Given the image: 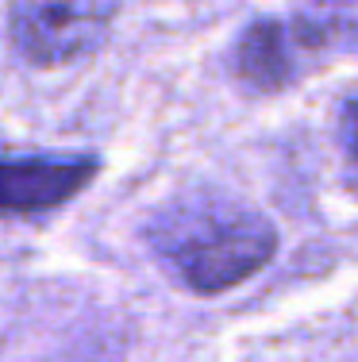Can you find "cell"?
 <instances>
[{"mask_svg":"<svg viewBox=\"0 0 358 362\" xmlns=\"http://www.w3.org/2000/svg\"><path fill=\"white\" fill-rule=\"evenodd\" d=\"M339 146H343L347 162H351V170L358 177V97L343 105V116H339Z\"/></svg>","mask_w":358,"mask_h":362,"instance_id":"cell-5","label":"cell"},{"mask_svg":"<svg viewBox=\"0 0 358 362\" xmlns=\"http://www.w3.org/2000/svg\"><path fill=\"white\" fill-rule=\"evenodd\" d=\"M119 0H8V35L39 70L89 58L112 31Z\"/></svg>","mask_w":358,"mask_h":362,"instance_id":"cell-2","label":"cell"},{"mask_svg":"<svg viewBox=\"0 0 358 362\" xmlns=\"http://www.w3.org/2000/svg\"><path fill=\"white\" fill-rule=\"evenodd\" d=\"M331 35H335V23L328 20H254L235 47V74L251 89L278 93L301 74L297 54L328 47Z\"/></svg>","mask_w":358,"mask_h":362,"instance_id":"cell-3","label":"cell"},{"mask_svg":"<svg viewBox=\"0 0 358 362\" xmlns=\"http://www.w3.org/2000/svg\"><path fill=\"white\" fill-rule=\"evenodd\" d=\"M97 177V162L62 158H0V216H35L73 201Z\"/></svg>","mask_w":358,"mask_h":362,"instance_id":"cell-4","label":"cell"},{"mask_svg":"<svg viewBox=\"0 0 358 362\" xmlns=\"http://www.w3.org/2000/svg\"><path fill=\"white\" fill-rule=\"evenodd\" d=\"M155 258L185 289L212 297L254 278L278 251L274 223L220 189L169 197L147 223Z\"/></svg>","mask_w":358,"mask_h":362,"instance_id":"cell-1","label":"cell"},{"mask_svg":"<svg viewBox=\"0 0 358 362\" xmlns=\"http://www.w3.org/2000/svg\"><path fill=\"white\" fill-rule=\"evenodd\" d=\"M320 4H335V0H320Z\"/></svg>","mask_w":358,"mask_h":362,"instance_id":"cell-6","label":"cell"}]
</instances>
